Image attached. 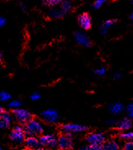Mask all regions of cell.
<instances>
[{
	"label": "cell",
	"instance_id": "obj_1",
	"mask_svg": "<svg viewBox=\"0 0 133 150\" xmlns=\"http://www.w3.org/2000/svg\"><path fill=\"white\" fill-rule=\"evenodd\" d=\"M25 132L28 136H36L40 135L43 133V125L39 120L31 118L25 124Z\"/></svg>",
	"mask_w": 133,
	"mask_h": 150
},
{
	"label": "cell",
	"instance_id": "obj_2",
	"mask_svg": "<svg viewBox=\"0 0 133 150\" xmlns=\"http://www.w3.org/2000/svg\"><path fill=\"white\" fill-rule=\"evenodd\" d=\"M26 132L22 125H16L10 133V139L14 144H21L26 140Z\"/></svg>",
	"mask_w": 133,
	"mask_h": 150
},
{
	"label": "cell",
	"instance_id": "obj_3",
	"mask_svg": "<svg viewBox=\"0 0 133 150\" xmlns=\"http://www.w3.org/2000/svg\"><path fill=\"white\" fill-rule=\"evenodd\" d=\"M73 146L72 135L69 133H62L58 138V148L61 150L71 149Z\"/></svg>",
	"mask_w": 133,
	"mask_h": 150
},
{
	"label": "cell",
	"instance_id": "obj_4",
	"mask_svg": "<svg viewBox=\"0 0 133 150\" xmlns=\"http://www.w3.org/2000/svg\"><path fill=\"white\" fill-rule=\"evenodd\" d=\"M13 115L19 123L26 124L31 119V112L25 108H17L13 109Z\"/></svg>",
	"mask_w": 133,
	"mask_h": 150
},
{
	"label": "cell",
	"instance_id": "obj_5",
	"mask_svg": "<svg viewBox=\"0 0 133 150\" xmlns=\"http://www.w3.org/2000/svg\"><path fill=\"white\" fill-rule=\"evenodd\" d=\"M89 145H103L105 142V136L101 133H90L86 136Z\"/></svg>",
	"mask_w": 133,
	"mask_h": 150
},
{
	"label": "cell",
	"instance_id": "obj_6",
	"mask_svg": "<svg viewBox=\"0 0 133 150\" xmlns=\"http://www.w3.org/2000/svg\"><path fill=\"white\" fill-rule=\"evenodd\" d=\"M61 129L63 133H80L84 132L87 129V127L83 125L80 124H75V123H69L62 125L61 126Z\"/></svg>",
	"mask_w": 133,
	"mask_h": 150
},
{
	"label": "cell",
	"instance_id": "obj_7",
	"mask_svg": "<svg viewBox=\"0 0 133 150\" xmlns=\"http://www.w3.org/2000/svg\"><path fill=\"white\" fill-rule=\"evenodd\" d=\"M40 145L45 148H54L58 146V139L53 134H44L39 138Z\"/></svg>",
	"mask_w": 133,
	"mask_h": 150
},
{
	"label": "cell",
	"instance_id": "obj_8",
	"mask_svg": "<svg viewBox=\"0 0 133 150\" xmlns=\"http://www.w3.org/2000/svg\"><path fill=\"white\" fill-rule=\"evenodd\" d=\"M40 117L43 120L49 123H54L58 119V114L54 109H46L40 113Z\"/></svg>",
	"mask_w": 133,
	"mask_h": 150
},
{
	"label": "cell",
	"instance_id": "obj_9",
	"mask_svg": "<svg viewBox=\"0 0 133 150\" xmlns=\"http://www.w3.org/2000/svg\"><path fill=\"white\" fill-rule=\"evenodd\" d=\"M0 127L1 128H8L13 121V115L12 114L4 110V107L0 108Z\"/></svg>",
	"mask_w": 133,
	"mask_h": 150
},
{
	"label": "cell",
	"instance_id": "obj_10",
	"mask_svg": "<svg viewBox=\"0 0 133 150\" xmlns=\"http://www.w3.org/2000/svg\"><path fill=\"white\" fill-rule=\"evenodd\" d=\"M74 38H75L76 41L77 42V44H79L80 45H82L85 47L91 46V41L90 40V38L83 31H76L74 34Z\"/></svg>",
	"mask_w": 133,
	"mask_h": 150
},
{
	"label": "cell",
	"instance_id": "obj_11",
	"mask_svg": "<svg viewBox=\"0 0 133 150\" xmlns=\"http://www.w3.org/2000/svg\"><path fill=\"white\" fill-rule=\"evenodd\" d=\"M78 22H79V25L80 27L83 29V30H89L91 26H92V23H91V18L88 13H81L79 15L78 17Z\"/></svg>",
	"mask_w": 133,
	"mask_h": 150
},
{
	"label": "cell",
	"instance_id": "obj_12",
	"mask_svg": "<svg viewBox=\"0 0 133 150\" xmlns=\"http://www.w3.org/2000/svg\"><path fill=\"white\" fill-rule=\"evenodd\" d=\"M66 13L62 10L60 7L56 8V7H53L49 9L47 12L46 16L50 19H59V18H62L65 17Z\"/></svg>",
	"mask_w": 133,
	"mask_h": 150
},
{
	"label": "cell",
	"instance_id": "obj_13",
	"mask_svg": "<svg viewBox=\"0 0 133 150\" xmlns=\"http://www.w3.org/2000/svg\"><path fill=\"white\" fill-rule=\"evenodd\" d=\"M133 125V121H132L130 118L125 117L123 119H122L120 121L117 123V128L123 132L125 131H128L130 129L132 128Z\"/></svg>",
	"mask_w": 133,
	"mask_h": 150
},
{
	"label": "cell",
	"instance_id": "obj_14",
	"mask_svg": "<svg viewBox=\"0 0 133 150\" xmlns=\"http://www.w3.org/2000/svg\"><path fill=\"white\" fill-rule=\"evenodd\" d=\"M25 144L27 149H30L31 150L37 149L40 148V143L39 139H37L35 136H28L25 140Z\"/></svg>",
	"mask_w": 133,
	"mask_h": 150
},
{
	"label": "cell",
	"instance_id": "obj_15",
	"mask_svg": "<svg viewBox=\"0 0 133 150\" xmlns=\"http://www.w3.org/2000/svg\"><path fill=\"white\" fill-rule=\"evenodd\" d=\"M104 150H119L120 145L115 139H108L103 144Z\"/></svg>",
	"mask_w": 133,
	"mask_h": 150
},
{
	"label": "cell",
	"instance_id": "obj_16",
	"mask_svg": "<svg viewBox=\"0 0 133 150\" xmlns=\"http://www.w3.org/2000/svg\"><path fill=\"white\" fill-rule=\"evenodd\" d=\"M108 109H109V111H110L111 114H113V115H118V114L123 112V104L121 102H116L109 105Z\"/></svg>",
	"mask_w": 133,
	"mask_h": 150
},
{
	"label": "cell",
	"instance_id": "obj_17",
	"mask_svg": "<svg viewBox=\"0 0 133 150\" xmlns=\"http://www.w3.org/2000/svg\"><path fill=\"white\" fill-rule=\"evenodd\" d=\"M116 22V21L114 19H108V20H106L104 22H103V24L100 27V33L102 35H105L108 33V31H109V29L111 28V27Z\"/></svg>",
	"mask_w": 133,
	"mask_h": 150
},
{
	"label": "cell",
	"instance_id": "obj_18",
	"mask_svg": "<svg viewBox=\"0 0 133 150\" xmlns=\"http://www.w3.org/2000/svg\"><path fill=\"white\" fill-rule=\"evenodd\" d=\"M72 6L73 4L71 0H63L62 3L59 4V7L66 13H67L68 12H70L71 9H72Z\"/></svg>",
	"mask_w": 133,
	"mask_h": 150
},
{
	"label": "cell",
	"instance_id": "obj_19",
	"mask_svg": "<svg viewBox=\"0 0 133 150\" xmlns=\"http://www.w3.org/2000/svg\"><path fill=\"white\" fill-rule=\"evenodd\" d=\"M119 138L126 142H133V131H125L120 134Z\"/></svg>",
	"mask_w": 133,
	"mask_h": 150
},
{
	"label": "cell",
	"instance_id": "obj_20",
	"mask_svg": "<svg viewBox=\"0 0 133 150\" xmlns=\"http://www.w3.org/2000/svg\"><path fill=\"white\" fill-rule=\"evenodd\" d=\"M63 0H42L43 4L47 6V7H55L57 5L60 4Z\"/></svg>",
	"mask_w": 133,
	"mask_h": 150
},
{
	"label": "cell",
	"instance_id": "obj_21",
	"mask_svg": "<svg viewBox=\"0 0 133 150\" xmlns=\"http://www.w3.org/2000/svg\"><path fill=\"white\" fill-rule=\"evenodd\" d=\"M22 105V102H21V101H19V100H13V101L9 102V103L8 104V107H10V108H13V109L20 108Z\"/></svg>",
	"mask_w": 133,
	"mask_h": 150
},
{
	"label": "cell",
	"instance_id": "obj_22",
	"mask_svg": "<svg viewBox=\"0 0 133 150\" xmlns=\"http://www.w3.org/2000/svg\"><path fill=\"white\" fill-rule=\"evenodd\" d=\"M11 98H12L11 94L9 93H8V92H6V91H2V92L0 93V100H1L2 102H8V101H9Z\"/></svg>",
	"mask_w": 133,
	"mask_h": 150
},
{
	"label": "cell",
	"instance_id": "obj_23",
	"mask_svg": "<svg viewBox=\"0 0 133 150\" xmlns=\"http://www.w3.org/2000/svg\"><path fill=\"white\" fill-rule=\"evenodd\" d=\"M94 73L98 77H102L106 73V68L105 67H100L99 69H97L94 71Z\"/></svg>",
	"mask_w": 133,
	"mask_h": 150
},
{
	"label": "cell",
	"instance_id": "obj_24",
	"mask_svg": "<svg viewBox=\"0 0 133 150\" xmlns=\"http://www.w3.org/2000/svg\"><path fill=\"white\" fill-rule=\"evenodd\" d=\"M126 111L130 118H133V102L128 104V106L126 108Z\"/></svg>",
	"mask_w": 133,
	"mask_h": 150
},
{
	"label": "cell",
	"instance_id": "obj_25",
	"mask_svg": "<svg viewBox=\"0 0 133 150\" xmlns=\"http://www.w3.org/2000/svg\"><path fill=\"white\" fill-rule=\"evenodd\" d=\"M107 0H95L94 2L93 7L94 9H99L101 6H102L104 3H106Z\"/></svg>",
	"mask_w": 133,
	"mask_h": 150
},
{
	"label": "cell",
	"instance_id": "obj_26",
	"mask_svg": "<svg viewBox=\"0 0 133 150\" xmlns=\"http://www.w3.org/2000/svg\"><path fill=\"white\" fill-rule=\"evenodd\" d=\"M123 150H133V142H126Z\"/></svg>",
	"mask_w": 133,
	"mask_h": 150
},
{
	"label": "cell",
	"instance_id": "obj_27",
	"mask_svg": "<svg viewBox=\"0 0 133 150\" xmlns=\"http://www.w3.org/2000/svg\"><path fill=\"white\" fill-rule=\"evenodd\" d=\"M31 99L32 101H34V102H36V101H38L39 99L40 98V94L38 93H31Z\"/></svg>",
	"mask_w": 133,
	"mask_h": 150
},
{
	"label": "cell",
	"instance_id": "obj_28",
	"mask_svg": "<svg viewBox=\"0 0 133 150\" xmlns=\"http://www.w3.org/2000/svg\"><path fill=\"white\" fill-rule=\"evenodd\" d=\"M90 150H104L103 145H90Z\"/></svg>",
	"mask_w": 133,
	"mask_h": 150
},
{
	"label": "cell",
	"instance_id": "obj_29",
	"mask_svg": "<svg viewBox=\"0 0 133 150\" xmlns=\"http://www.w3.org/2000/svg\"><path fill=\"white\" fill-rule=\"evenodd\" d=\"M105 123L107 125H115L117 124V120L115 119H110V120H108Z\"/></svg>",
	"mask_w": 133,
	"mask_h": 150
},
{
	"label": "cell",
	"instance_id": "obj_30",
	"mask_svg": "<svg viewBox=\"0 0 133 150\" xmlns=\"http://www.w3.org/2000/svg\"><path fill=\"white\" fill-rule=\"evenodd\" d=\"M6 18L4 17H0V26L1 27H4L5 24H6Z\"/></svg>",
	"mask_w": 133,
	"mask_h": 150
},
{
	"label": "cell",
	"instance_id": "obj_31",
	"mask_svg": "<svg viewBox=\"0 0 133 150\" xmlns=\"http://www.w3.org/2000/svg\"><path fill=\"white\" fill-rule=\"evenodd\" d=\"M121 77H122V74L121 73H115L113 75V79H121Z\"/></svg>",
	"mask_w": 133,
	"mask_h": 150
},
{
	"label": "cell",
	"instance_id": "obj_32",
	"mask_svg": "<svg viewBox=\"0 0 133 150\" xmlns=\"http://www.w3.org/2000/svg\"><path fill=\"white\" fill-rule=\"evenodd\" d=\"M19 6H20V8H21L22 11H26V5H25V4H23L22 2H20L19 3Z\"/></svg>",
	"mask_w": 133,
	"mask_h": 150
},
{
	"label": "cell",
	"instance_id": "obj_33",
	"mask_svg": "<svg viewBox=\"0 0 133 150\" xmlns=\"http://www.w3.org/2000/svg\"><path fill=\"white\" fill-rule=\"evenodd\" d=\"M79 150H90V145L83 146V147H81Z\"/></svg>",
	"mask_w": 133,
	"mask_h": 150
},
{
	"label": "cell",
	"instance_id": "obj_34",
	"mask_svg": "<svg viewBox=\"0 0 133 150\" xmlns=\"http://www.w3.org/2000/svg\"><path fill=\"white\" fill-rule=\"evenodd\" d=\"M35 150H51L49 148H39V149H35Z\"/></svg>",
	"mask_w": 133,
	"mask_h": 150
},
{
	"label": "cell",
	"instance_id": "obj_35",
	"mask_svg": "<svg viewBox=\"0 0 133 150\" xmlns=\"http://www.w3.org/2000/svg\"><path fill=\"white\" fill-rule=\"evenodd\" d=\"M131 19H132V20H133V12H132V13L131 14Z\"/></svg>",
	"mask_w": 133,
	"mask_h": 150
},
{
	"label": "cell",
	"instance_id": "obj_36",
	"mask_svg": "<svg viewBox=\"0 0 133 150\" xmlns=\"http://www.w3.org/2000/svg\"><path fill=\"white\" fill-rule=\"evenodd\" d=\"M24 150H31V149H24Z\"/></svg>",
	"mask_w": 133,
	"mask_h": 150
},
{
	"label": "cell",
	"instance_id": "obj_37",
	"mask_svg": "<svg viewBox=\"0 0 133 150\" xmlns=\"http://www.w3.org/2000/svg\"><path fill=\"white\" fill-rule=\"evenodd\" d=\"M0 150H4V149H2V148H1V149H0Z\"/></svg>",
	"mask_w": 133,
	"mask_h": 150
},
{
	"label": "cell",
	"instance_id": "obj_38",
	"mask_svg": "<svg viewBox=\"0 0 133 150\" xmlns=\"http://www.w3.org/2000/svg\"><path fill=\"white\" fill-rule=\"evenodd\" d=\"M131 1H132V4H133V0H131Z\"/></svg>",
	"mask_w": 133,
	"mask_h": 150
}]
</instances>
